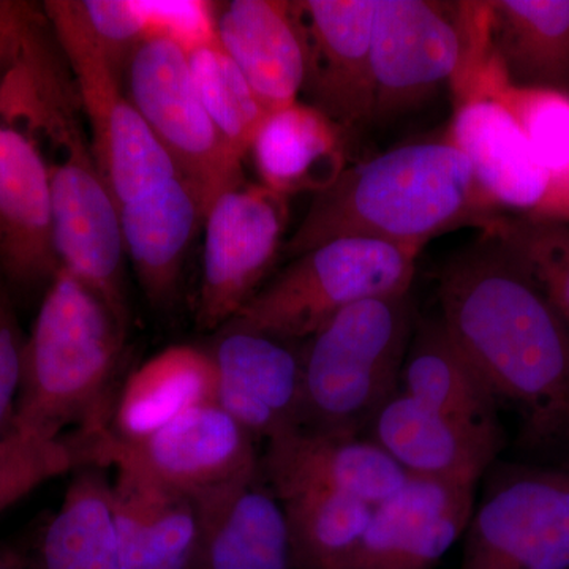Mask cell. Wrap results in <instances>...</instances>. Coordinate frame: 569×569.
I'll return each mask as SVG.
<instances>
[{
    "label": "cell",
    "instance_id": "cell-27",
    "mask_svg": "<svg viewBox=\"0 0 569 569\" xmlns=\"http://www.w3.org/2000/svg\"><path fill=\"white\" fill-rule=\"evenodd\" d=\"M489 10L505 80L569 93V0H493Z\"/></svg>",
    "mask_w": 569,
    "mask_h": 569
},
{
    "label": "cell",
    "instance_id": "cell-7",
    "mask_svg": "<svg viewBox=\"0 0 569 569\" xmlns=\"http://www.w3.org/2000/svg\"><path fill=\"white\" fill-rule=\"evenodd\" d=\"M44 17L69 63L93 157L116 204L127 203L178 174L121 81V70L93 39L78 0L44 2Z\"/></svg>",
    "mask_w": 569,
    "mask_h": 569
},
{
    "label": "cell",
    "instance_id": "cell-9",
    "mask_svg": "<svg viewBox=\"0 0 569 569\" xmlns=\"http://www.w3.org/2000/svg\"><path fill=\"white\" fill-rule=\"evenodd\" d=\"M470 40L467 2L378 0L372 29V122L396 121L451 86Z\"/></svg>",
    "mask_w": 569,
    "mask_h": 569
},
{
    "label": "cell",
    "instance_id": "cell-3",
    "mask_svg": "<svg viewBox=\"0 0 569 569\" xmlns=\"http://www.w3.org/2000/svg\"><path fill=\"white\" fill-rule=\"evenodd\" d=\"M503 216L479 189L462 152L441 141L400 146L347 167L316 193L287 253L299 257L339 238H369L419 250L438 236Z\"/></svg>",
    "mask_w": 569,
    "mask_h": 569
},
{
    "label": "cell",
    "instance_id": "cell-30",
    "mask_svg": "<svg viewBox=\"0 0 569 569\" xmlns=\"http://www.w3.org/2000/svg\"><path fill=\"white\" fill-rule=\"evenodd\" d=\"M479 97L497 100L511 112L535 156L553 178L552 219L569 223V93L515 86L501 74Z\"/></svg>",
    "mask_w": 569,
    "mask_h": 569
},
{
    "label": "cell",
    "instance_id": "cell-22",
    "mask_svg": "<svg viewBox=\"0 0 569 569\" xmlns=\"http://www.w3.org/2000/svg\"><path fill=\"white\" fill-rule=\"evenodd\" d=\"M217 41L268 112L298 102L306 47L293 2L233 0L217 7Z\"/></svg>",
    "mask_w": 569,
    "mask_h": 569
},
{
    "label": "cell",
    "instance_id": "cell-25",
    "mask_svg": "<svg viewBox=\"0 0 569 569\" xmlns=\"http://www.w3.org/2000/svg\"><path fill=\"white\" fill-rule=\"evenodd\" d=\"M216 362L211 351L174 346L142 362L127 378L116 402L114 432L137 441L193 408L217 403Z\"/></svg>",
    "mask_w": 569,
    "mask_h": 569
},
{
    "label": "cell",
    "instance_id": "cell-23",
    "mask_svg": "<svg viewBox=\"0 0 569 569\" xmlns=\"http://www.w3.org/2000/svg\"><path fill=\"white\" fill-rule=\"evenodd\" d=\"M200 222H204L203 206L181 176L119 206L123 252L151 305L173 301L183 258Z\"/></svg>",
    "mask_w": 569,
    "mask_h": 569
},
{
    "label": "cell",
    "instance_id": "cell-11",
    "mask_svg": "<svg viewBox=\"0 0 569 569\" xmlns=\"http://www.w3.org/2000/svg\"><path fill=\"white\" fill-rule=\"evenodd\" d=\"M467 531L462 569H569V467L503 479Z\"/></svg>",
    "mask_w": 569,
    "mask_h": 569
},
{
    "label": "cell",
    "instance_id": "cell-8",
    "mask_svg": "<svg viewBox=\"0 0 569 569\" xmlns=\"http://www.w3.org/2000/svg\"><path fill=\"white\" fill-rule=\"evenodd\" d=\"M129 93L178 174L197 193L204 216L220 194L246 182L244 160L206 111L181 44L163 37L142 41L129 61Z\"/></svg>",
    "mask_w": 569,
    "mask_h": 569
},
{
    "label": "cell",
    "instance_id": "cell-32",
    "mask_svg": "<svg viewBox=\"0 0 569 569\" xmlns=\"http://www.w3.org/2000/svg\"><path fill=\"white\" fill-rule=\"evenodd\" d=\"M485 230L503 242L569 325V224L500 216Z\"/></svg>",
    "mask_w": 569,
    "mask_h": 569
},
{
    "label": "cell",
    "instance_id": "cell-5",
    "mask_svg": "<svg viewBox=\"0 0 569 569\" xmlns=\"http://www.w3.org/2000/svg\"><path fill=\"white\" fill-rule=\"evenodd\" d=\"M410 293L366 299L307 340L299 426L356 437L396 395L415 331Z\"/></svg>",
    "mask_w": 569,
    "mask_h": 569
},
{
    "label": "cell",
    "instance_id": "cell-21",
    "mask_svg": "<svg viewBox=\"0 0 569 569\" xmlns=\"http://www.w3.org/2000/svg\"><path fill=\"white\" fill-rule=\"evenodd\" d=\"M111 481L112 515L122 569H194L200 522L192 496L123 459Z\"/></svg>",
    "mask_w": 569,
    "mask_h": 569
},
{
    "label": "cell",
    "instance_id": "cell-6",
    "mask_svg": "<svg viewBox=\"0 0 569 569\" xmlns=\"http://www.w3.org/2000/svg\"><path fill=\"white\" fill-rule=\"evenodd\" d=\"M419 250L369 238H339L293 258L222 329L290 340L320 331L366 299L410 293Z\"/></svg>",
    "mask_w": 569,
    "mask_h": 569
},
{
    "label": "cell",
    "instance_id": "cell-24",
    "mask_svg": "<svg viewBox=\"0 0 569 569\" xmlns=\"http://www.w3.org/2000/svg\"><path fill=\"white\" fill-rule=\"evenodd\" d=\"M347 132L325 112L298 100L269 112L249 156L260 183L291 197L323 192L347 168Z\"/></svg>",
    "mask_w": 569,
    "mask_h": 569
},
{
    "label": "cell",
    "instance_id": "cell-1",
    "mask_svg": "<svg viewBox=\"0 0 569 569\" xmlns=\"http://www.w3.org/2000/svg\"><path fill=\"white\" fill-rule=\"evenodd\" d=\"M438 301L493 396L518 410L523 443L569 449V325L496 234L481 230L449 258Z\"/></svg>",
    "mask_w": 569,
    "mask_h": 569
},
{
    "label": "cell",
    "instance_id": "cell-36",
    "mask_svg": "<svg viewBox=\"0 0 569 569\" xmlns=\"http://www.w3.org/2000/svg\"><path fill=\"white\" fill-rule=\"evenodd\" d=\"M22 346L9 296L0 287V445L11 437L21 387Z\"/></svg>",
    "mask_w": 569,
    "mask_h": 569
},
{
    "label": "cell",
    "instance_id": "cell-15",
    "mask_svg": "<svg viewBox=\"0 0 569 569\" xmlns=\"http://www.w3.org/2000/svg\"><path fill=\"white\" fill-rule=\"evenodd\" d=\"M263 473L277 498L332 490L377 507L408 475L373 441L293 426L269 438Z\"/></svg>",
    "mask_w": 569,
    "mask_h": 569
},
{
    "label": "cell",
    "instance_id": "cell-14",
    "mask_svg": "<svg viewBox=\"0 0 569 569\" xmlns=\"http://www.w3.org/2000/svg\"><path fill=\"white\" fill-rule=\"evenodd\" d=\"M477 486L408 477L373 507L339 569H432L468 529Z\"/></svg>",
    "mask_w": 569,
    "mask_h": 569
},
{
    "label": "cell",
    "instance_id": "cell-12",
    "mask_svg": "<svg viewBox=\"0 0 569 569\" xmlns=\"http://www.w3.org/2000/svg\"><path fill=\"white\" fill-rule=\"evenodd\" d=\"M88 466L123 459L164 485L194 496L258 471L253 437L219 403L187 411L137 441L99 430L86 438Z\"/></svg>",
    "mask_w": 569,
    "mask_h": 569
},
{
    "label": "cell",
    "instance_id": "cell-13",
    "mask_svg": "<svg viewBox=\"0 0 569 569\" xmlns=\"http://www.w3.org/2000/svg\"><path fill=\"white\" fill-rule=\"evenodd\" d=\"M378 0H298L306 47L302 102L347 133L372 122V29Z\"/></svg>",
    "mask_w": 569,
    "mask_h": 569
},
{
    "label": "cell",
    "instance_id": "cell-4",
    "mask_svg": "<svg viewBox=\"0 0 569 569\" xmlns=\"http://www.w3.org/2000/svg\"><path fill=\"white\" fill-rule=\"evenodd\" d=\"M126 329L89 284L59 269L22 346L11 436L52 441L71 426L77 436L107 429Z\"/></svg>",
    "mask_w": 569,
    "mask_h": 569
},
{
    "label": "cell",
    "instance_id": "cell-2",
    "mask_svg": "<svg viewBox=\"0 0 569 569\" xmlns=\"http://www.w3.org/2000/svg\"><path fill=\"white\" fill-rule=\"evenodd\" d=\"M0 119L32 141L47 167L62 268L127 323L118 204L97 167L69 63L44 18L31 22L0 82Z\"/></svg>",
    "mask_w": 569,
    "mask_h": 569
},
{
    "label": "cell",
    "instance_id": "cell-18",
    "mask_svg": "<svg viewBox=\"0 0 569 569\" xmlns=\"http://www.w3.org/2000/svg\"><path fill=\"white\" fill-rule=\"evenodd\" d=\"M217 403L252 437L266 440L299 426L302 411L301 356L283 340L242 329H222L211 351Z\"/></svg>",
    "mask_w": 569,
    "mask_h": 569
},
{
    "label": "cell",
    "instance_id": "cell-28",
    "mask_svg": "<svg viewBox=\"0 0 569 569\" xmlns=\"http://www.w3.org/2000/svg\"><path fill=\"white\" fill-rule=\"evenodd\" d=\"M26 569H122L111 482L99 468L77 471Z\"/></svg>",
    "mask_w": 569,
    "mask_h": 569
},
{
    "label": "cell",
    "instance_id": "cell-20",
    "mask_svg": "<svg viewBox=\"0 0 569 569\" xmlns=\"http://www.w3.org/2000/svg\"><path fill=\"white\" fill-rule=\"evenodd\" d=\"M373 443L408 477L477 486L492 466L503 436L430 410L406 392L395 395L372 419Z\"/></svg>",
    "mask_w": 569,
    "mask_h": 569
},
{
    "label": "cell",
    "instance_id": "cell-26",
    "mask_svg": "<svg viewBox=\"0 0 569 569\" xmlns=\"http://www.w3.org/2000/svg\"><path fill=\"white\" fill-rule=\"evenodd\" d=\"M400 378L403 392L430 410L501 430L498 400L441 318L417 321Z\"/></svg>",
    "mask_w": 569,
    "mask_h": 569
},
{
    "label": "cell",
    "instance_id": "cell-35",
    "mask_svg": "<svg viewBox=\"0 0 569 569\" xmlns=\"http://www.w3.org/2000/svg\"><path fill=\"white\" fill-rule=\"evenodd\" d=\"M148 28V39L163 37L183 50L217 40V7L208 2H138Z\"/></svg>",
    "mask_w": 569,
    "mask_h": 569
},
{
    "label": "cell",
    "instance_id": "cell-37",
    "mask_svg": "<svg viewBox=\"0 0 569 569\" xmlns=\"http://www.w3.org/2000/svg\"><path fill=\"white\" fill-rule=\"evenodd\" d=\"M37 9L29 3L0 2V82L17 61L22 39Z\"/></svg>",
    "mask_w": 569,
    "mask_h": 569
},
{
    "label": "cell",
    "instance_id": "cell-19",
    "mask_svg": "<svg viewBox=\"0 0 569 569\" xmlns=\"http://www.w3.org/2000/svg\"><path fill=\"white\" fill-rule=\"evenodd\" d=\"M260 470L192 496L200 522L194 569H291L282 503Z\"/></svg>",
    "mask_w": 569,
    "mask_h": 569
},
{
    "label": "cell",
    "instance_id": "cell-16",
    "mask_svg": "<svg viewBox=\"0 0 569 569\" xmlns=\"http://www.w3.org/2000/svg\"><path fill=\"white\" fill-rule=\"evenodd\" d=\"M445 138L466 156L479 189L498 211L537 220L545 217L553 178L503 104L489 97L456 104Z\"/></svg>",
    "mask_w": 569,
    "mask_h": 569
},
{
    "label": "cell",
    "instance_id": "cell-34",
    "mask_svg": "<svg viewBox=\"0 0 569 569\" xmlns=\"http://www.w3.org/2000/svg\"><path fill=\"white\" fill-rule=\"evenodd\" d=\"M78 2L93 39L121 70L123 63H129L142 41L148 40V28H146L140 3L132 0H78Z\"/></svg>",
    "mask_w": 569,
    "mask_h": 569
},
{
    "label": "cell",
    "instance_id": "cell-17",
    "mask_svg": "<svg viewBox=\"0 0 569 569\" xmlns=\"http://www.w3.org/2000/svg\"><path fill=\"white\" fill-rule=\"evenodd\" d=\"M61 268L47 167L32 141L0 119V271L32 288L50 284Z\"/></svg>",
    "mask_w": 569,
    "mask_h": 569
},
{
    "label": "cell",
    "instance_id": "cell-38",
    "mask_svg": "<svg viewBox=\"0 0 569 569\" xmlns=\"http://www.w3.org/2000/svg\"><path fill=\"white\" fill-rule=\"evenodd\" d=\"M0 569H26V560L10 550L0 549Z\"/></svg>",
    "mask_w": 569,
    "mask_h": 569
},
{
    "label": "cell",
    "instance_id": "cell-31",
    "mask_svg": "<svg viewBox=\"0 0 569 569\" xmlns=\"http://www.w3.org/2000/svg\"><path fill=\"white\" fill-rule=\"evenodd\" d=\"M187 54L206 111L231 151L244 160L269 112L219 41L197 44Z\"/></svg>",
    "mask_w": 569,
    "mask_h": 569
},
{
    "label": "cell",
    "instance_id": "cell-29",
    "mask_svg": "<svg viewBox=\"0 0 569 569\" xmlns=\"http://www.w3.org/2000/svg\"><path fill=\"white\" fill-rule=\"evenodd\" d=\"M290 531L295 569H339L372 516V505L332 490L279 498Z\"/></svg>",
    "mask_w": 569,
    "mask_h": 569
},
{
    "label": "cell",
    "instance_id": "cell-33",
    "mask_svg": "<svg viewBox=\"0 0 569 569\" xmlns=\"http://www.w3.org/2000/svg\"><path fill=\"white\" fill-rule=\"evenodd\" d=\"M82 466V455L71 438L31 441L11 436L0 445V512L32 490Z\"/></svg>",
    "mask_w": 569,
    "mask_h": 569
},
{
    "label": "cell",
    "instance_id": "cell-10",
    "mask_svg": "<svg viewBox=\"0 0 569 569\" xmlns=\"http://www.w3.org/2000/svg\"><path fill=\"white\" fill-rule=\"evenodd\" d=\"M203 279L197 325L223 328L260 291L288 224V198L244 182L220 194L204 216Z\"/></svg>",
    "mask_w": 569,
    "mask_h": 569
}]
</instances>
